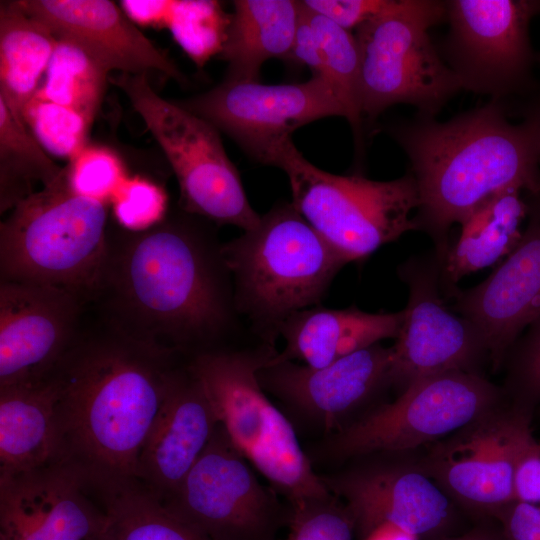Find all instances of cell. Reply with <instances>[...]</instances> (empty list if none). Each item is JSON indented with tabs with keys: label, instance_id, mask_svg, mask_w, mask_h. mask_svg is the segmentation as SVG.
<instances>
[{
	"label": "cell",
	"instance_id": "cell-1",
	"mask_svg": "<svg viewBox=\"0 0 540 540\" xmlns=\"http://www.w3.org/2000/svg\"><path fill=\"white\" fill-rule=\"evenodd\" d=\"M213 225L180 208L144 231L125 230L118 245L110 244L98 293L109 295L114 329L193 356L247 329Z\"/></svg>",
	"mask_w": 540,
	"mask_h": 540
},
{
	"label": "cell",
	"instance_id": "cell-2",
	"mask_svg": "<svg viewBox=\"0 0 540 540\" xmlns=\"http://www.w3.org/2000/svg\"><path fill=\"white\" fill-rule=\"evenodd\" d=\"M174 353L116 329L76 340L53 370L61 452L89 487L136 480Z\"/></svg>",
	"mask_w": 540,
	"mask_h": 540
},
{
	"label": "cell",
	"instance_id": "cell-3",
	"mask_svg": "<svg viewBox=\"0 0 540 540\" xmlns=\"http://www.w3.org/2000/svg\"><path fill=\"white\" fill-rule=\"evenodd\" d=\"M503 102L441 122L416 114L388 128L409 159L419 205L413 217L444 257L448 233L493 195L510 188L540 191L538 144L532 122L511 123Z\"/></svg>",
	"mask_w": 540,
	"mask_h": 540
},
{
	"label": "cell",
	"instance_id": "cell-4",
	"mask_svg": "<svg viewBox=\"0 0 540 540\" xmlns=\"http://www.w3.org/2000/svg\"><path fill=\"white\" fill-rule=\"evenodd\" d=\"M236 310L257 342L276 347L293 313L320 305L348 264L298 213L275 204L258 225L222 245Z\"/></svg>",
	"mask_w": 540,
	"mask_h": 540
},
{
	"label": "cell",
	"instance_id": "cell-5",
	"mask_svg": "<svg viewBox=\"0 0 540 540\" xmlns=\"http://www.w3.org/2000/svg\"><path fill=\"white\" fill-rule=\"evenodd\" d=\"M276 347L256 343L198 353L188 366L202 384L234 448L290 504L330 498L303 450L296 428L261 387L257 371Z\"/></svg>",
	"mask_w": 540,
	"mask_h": 540
},
{
	"label": "cell",
	"instance_id": "cell-6",
	"mask_svg": "<svg viewBox=\"0 0 540 540\" xmlns=\"http://www.w3.org/2000/svg\"><path fill=\"white\" fill-rule=\"evenodd\" d=\"M107 202L76 191L64 166L0 224L1 281L98 293L110 252Z\"/></svg>",
	"mask_w": 540,
	"mask_h": 540
},
{
	"label": "cell",
	"instance_id": "cell-7",
	"mask_svg": "<svg viewBox=\"0 0 540 540\" xmlns=\"http://www.w3.org/2000/svg\"><path fill=\"white\" fill-rule=\"evenodd\" d=\"M445 15V1L391 0L356 29L363 118L374 121L396 104H409L418 115L436 117L462 90L429 35Z\"/></svg>",
	"mask_w": 540,
	"mask_h": 540
},
{
	"label": "cell",
	"instance_id": "cell-8",
	"mask_svg": "<svg viewBox=\"0 0 540 540\" xmlns=\"http://www.w3.org/2000/svg\"><path fill=\"white\" fill-rule=\"evenodd\" d=\"M275 167L288 177L294 208L347 263L417 230L412 214L419 196L409 171L389 181L336 175L313 165L293 143Z\"/></svg>",
	"mask_w": 540,
	"mask_h": 540
},
{
	"label": "cell",
	"instance_id": "cell-9",
	"mask_svg": "<svg viewBox=\"0 0 540 540\" xmlns=\"http://www.w3.org/2000/svg\"><path fill=\"white\" fill-rule=\"evenodd\" d=\"M111 81L164 152L179 186V207L211 223L248 231L261 216L252 208L219 131L203 118L158 95L147 74L120 73Z\"/></svg>",
	"mask_w": 540,
	"mask_h": 540
},
{
	"label": "cell",
	"instance_id": "cell-10",
	"mask_svg": "<svg viewBox=\"0 0 540 540\" xmlns=\"http://www.w3.org/2000/svg\"><path fill=\"white\" fill-rule=\"evenodd\" d=\"M506 397L503 387L480 373L452 371L427 377L325 437L314 456L346 461L408 452L452 434Z\"/></svg>",
	"mask_w": 540,
	"mask_h": 540
},
{
	"label": "cell",
	"instance_id": "cell-11",
	"mask_svg": "<svg viewBox=\"0 0 540 540\" xmlns=\"http://www.w3.org/2000/svg\"><path fill=\"white\" fill-rule=\"evenodd\" d=\"M533 413L506 397L430 444L419 464L453 501L471 511L497 516L515 500V469L535 439Z\"/></svg>",
	"mask_w": 540,
	"mask_h": 540
},
{
	"label": "cell",
	"instance_id": "cell-12",
	"mask_svg": "<svg viewBox=\"0 0 540 540\" xmlns=\"http://www.w3.org/2000/svg\"><path fill=\"white\" fill-rule=\"evenodd\" d=\"M445 63L462 89L506 98L529 91L535 55L529 24L540 0H448Z\"/></svg>",
	"mask_w": 540,
	"mask_h": 540
},
{
	"label": "cell",
	"instance_id": "cell-13",
	"mask_svg": "<svg viewBox=\"0 0 540 540\" xmlns=\"http://www.w3.org/2000/svg\"><path fill=\"white\" fill-rule=\"evenodd\" d=\"M225 133L253 160L275 166L298 128L345 112L321 78L264 84L224 78L212 89L175 101Z\"/></svg>",
	"mask_w": 540,
	"mask_h": 540
},
{
	"label": "cell",
	"instance_id": "cell-14",
	"mask_svg": "<svg viewBox=\"0 0 540 540\" xmlns=\"http://www.w3.org/2000/svg\"><path fill=\"white\" fill-rule=\"evenodd\" d=\"M442 257L414 256L398 268L409 288L404 319L391 346V388L403 392L421 379L452 372L479 373L489 360L485 342L467 318L447 307L441 279Z\"/></svg>",
	"mask_w": 540,
	"mask_h": 540
},
{
	"label": "cell",
	"instance_id": "cell-15",
	"mask_svg": "<svg viewBox=\"0 0 540 540\" xmlns=\"http://www.w3.org/2000/svg\"><path fill=\"white\" fill-rule=\"evenodd\" d=\"M220 425L165 507L208 540H265L281 513Z\"/></svg>",
	"mask_w": 540,
	"mask_h": 540
},
{
	"label": "cell",
	"instance_id": "cell-16",
	"mask_svg": "<svg viewBox=\"0 0 540 540\" xmlns=\"http://www.w3.org/2000/svg\"><path fill=\"white\" fill-rule=\"evenodd\" d=\"M391 347L380 343L319 368L294 361L269 360L257 371L263 390L295 423L333 435L375 407L391 388Z\"/></svg>",
	"mask_w": 540,
	"mask_h": 540
},
{
	"label": "cell",
	"instance_id": "cell-17",
	"mask_svg": "<svg viewBox=\"0 0 540 540\" xmlns=\"http://www.w3.org/2000/svg\"><path fill=\"white\" fill-rule=\"evenodd\" d=\"M355 459L362 461L320 477L346 508L360 538L384 523L420 538L451 522L453 500L420 464L376 454Z\"/></svg>",
	"mask_w": 540,
	"mask_h": 540
},
{
	"label": "cell",
	"instance_id": "cell-18",
	"mask_svg": "<svg viewBox=\"0 0 540 540\" xmlns=\"http://www.w3.org/2000/svg\"><path fill=\"white\" fill-rule=\"evenodd\" d=\"M527 218L514 249L474 287L445 295L480 332L494 371L523 331L540 316V191L524 192Z\"/></svg>",
	"mask_w": 540,
	"mask_h": 540
},
{
	"label": "cell",
	"instance_id": "cell-19",
	"mask_svg": "<svg viewBox=\"0 0 540 540\" xmlns=\"http://www.w3.org/2000/svg\"><path fill=\"white\" fill-rule=\"evenodd\" d=\"M80 297L56 286L1 281L0 387L48 377L75 343Z\"/></svg>",
	"mask_w": 540,
	"mask_h": 540
},
{
	"label": "cell",
	"instance_id": "cell-20",
	"mask_svg": "<svg viewBox=\"0 0 540 540\" xmlns=\"http://www.w3.org/2000/svg\"><path fill=\"white\" fill-rule=\"evenodd\" d=\"M90 493L63 463L0 476V540H94L104 513Z\"/></svg>",
	"mask_w": 540,
	"mask_h": 540
},
{
	"label": "cell",
	"instance_id": "cell-21",
	"mask_svg": "<svg viewBox=\"0 0 540 540\" xmlns=\"http://www.w3.org/2000/svg\"><path fill=\"white\" fill-rule=\"evenodd\" d=\"M31 17L59 41L70 43L110 72L147 74L156 70L178 82L176 64L135 25L120 5L108 0H18Z\"/></svg>",
	"mask_w": 540,
	"mask_h": 540
},
{
	"label": "cell",
	"instance_id": "cell-22",
	"mask_svg": "<svg viewBox=\"0 0 540 540\" xmlns=\"http://www.w3.org/2000/svg\"><path fill=\"white\" fill-rule=\"evenodd\" d=\"M219 425L198 378L184 367L169 373L163 401L138 458L136 480L161 502L178 490Z\"/></svg>",
	"mask_w": 540,
	"mask_h": 540
},
{
	"label": "cell",
	"instance_id": "cell-23",
	"mask_svg": "<svg viewBox=\"0 0 540 540\" xmlns=\"http://www.w3.org/2000/svg\"><path fill=\"white\" fill-rule=\"evenodd\" d=\"M404 311L369 313L313 306L293 313L280 328L285 347L271 360L294 361L319 368L387 338L396 339Z\"/></svg>",
	"mask_w": 540,
	"mask_h": 540
},
{
	"label": "cell",
	"instance_id": "cell-24",
	"mask_svg": "<svg viewBox=\"0 0 540 540\" xmlns=\"http://www.w3.org/2000/svg\"><path fill=\"white\" fill-rule=\"evenodd\" d=\"M57 385L43 380L0 387V476L59 463Z\"/></svg>",
	"mask_w": 540,
	"mask_h": 540
},
{
	"label": "cell",
	"instance_id": "cell-25",
	"mask_svg": "<svg viewBox=\"0 0 540 540\" xmlns=\"http://www.w3.org/2000/svg\"><path fill=\"white\" fill-rule=\"evenodd\" d=\"M227 24L222 59L226 78L259 80L271 58L289 59L301 15L300 1L237 0Z\"/></svg>",
	"mask_w": 540,
	"mask_h": 540
},
{
	"label": "cell",
	"instance_id": "cell-26",
	"mask_svg": "<svg viewBox=\"0 0 540 540\" xmlns=\"http://www.w3.org/2000/svg\"><path fill=\"white\" fill-rule=\"evenodd\" d=\"M526 218L527 203L519 188L497 193L477 207L460 224L458 239L442 258L443 289L501 262L520 241Z\"/></svg>",
	"mask_w": 540,
	"mask_h": 540
},
{
	"label": "cell",
	"instance_id": "cell-27",
	"mask_svg": "<svg viewBox=\"0 0 540 540\" xmlns=\"http://www.w3.org/2000/svg\"><path fill=\"white\" fill-rule=\"evenodd\" d=\"M301 15L289 59L308 66L332 89L361 150L360 57L355 35L306 8Z\"/></svg>",
	"mask_w": 540,
	"mask_h": 540
},
{
	"label": "cell",
	"instance_id": "cell-28",
	"mask_svg": "<svg viewBox=\"0 0 540 540\" xmlns=\"http://www.w3.org/2000/svg\"><path fill=\"white\" fill-rule=\"evenodd\" d=\"M58 42L50 29L27 14L18 1H1L0 98L22 119Z\"/></svg>",
	"mask_w": 540,
	"mask_h": 540
},
{
	"label": "cell",
	"instance_id": "cell-29",
	"mask_svg": "<svg viewBox=\"0 0 540 540\" xmlns=\"http://www.w3.org/2000/svg\"><path fill=\"white\" fill-rule=\"evenodd\" d=\"M104 523L94 540H208L172 514L137 480L90 488Z\"/></svg>",
	"mask_w": 540,
	"mask_h": 540
},
{
	"label": "cell",
	"instance_id": "cell-30",
	"mask_svg": "<svg viewBox=\"0 0 540 540\" xmlns=\"http://www.w3.org/2000/svg\"><path fill=\"white\" fill-rule=\"evenodd\" d=\"M25 121L0 98V212L50 185L61 173Z\"/></svg>",
	"mask_w": 540,
	"mask_h": 540
},
{
	"label": "cell",
	"instance_id": "cell-31",
	"mask_svg": "<svg viewBox=\"0 0 540 540\" xmlns=\"http://www.w3.org/2000/svg\"><path fill=\"white\" fill-rule=\"evenodd\" d=\"M108 74L78 47L59 41L34 98L71 110L92 124Z\"/></svg>",
	"mask_w": 540,
	"mask_h": 540
},
{
	"label": "cell",
	"instance_id": "cell-32",
	"mask_svg": "<svg viewBox=\"0 0 540 540\" xmlns=\"http://www.w3.org/2000/svg\"><path fill=\"white\" fill-rule=\"evenodd\" d=\"M23 119L45 150L70 160L84 150L91 127L77 113L37 98L27 106Z\"/></svg>",
	"mask_w": 540,
	"mask_h": 540
},
{
	"label": "cell",
	"instance_id": "cell-33",
	"mask_svg": "<svg viewBox=\"0 0 540 540\" xmlns=\"http://www.w3.org/2000/svg\"><path fill=\"white\" fill-rule=\"evenodd\" d=\"M219 11L213 2L171 1L165 23L176 40L197 63H203L214 51L220 49L221 38Z\"/></svg>",
	"mask_w": 540,
	"mask_h": 540
},
{
	"label": "cell",
	"instance_id": "cell-34",
	"mask_svg": "<svg viewBox=\"0 0 540 540\" xmlns=\"http://www.w3.org/2000/svg\"><path fill=\"white\" fill-rule=\"evenodd\" d=\"M503 365L508 398L535 411L540 406V316L518 337Z\"/></svg>",
	"mask_w": 540,
	"mask_h": 540
},
{
	"label": "cell",
	"instance_id": "cell-35",
	"mask_svg": "<svg viewBox=\"0 0 540 540\" xmlns=\"http://www.w3.org/2000/svg\"><path fill=\"white\" fill-rule=\"evenodd\" d=\"M354 525L342 502L328 499L291 507L285 540H353Z\"/></svg>",
	"mask_w": 540,
	"mask_h": 540
},
{
	"label": "cell",
	"instance_id": "cell-36",
	"mask_svg": "<svg viewBox=\"0 0 540 540\" xmlns=\"http://www.w3.org/2000/svg\"><path fill=\"white\" fill-rule=\"evenodd\" d=\"M114 215L122 229L144 231L165 217V194L148 181H129L114 196Z\"/></svg>",
	"mask_w": 540,
	"mask_h": 540
},
{
	"label": "cell",
	"instance_id": "cell-37",
	"mask_svg": "<svg viewBox=\"0 0 540 540\" xmlns=\"http://www.w3.org/2000/svg\"><path fill=\"white\" fill-rule=\"evenodd\" d=\"M66 166L73 188L81 194L107 202L120 188V165L108 153L83 150Z\"/></svg>",
	"mask_w": 540,
	"mask_h": 540
},
{
	"label": "cell",
	"instance_id": "cell-38",
	"mask_svg": "<svg viewBox=\"0 0 540 540\" xmlns=\"http://www.w3.org/2000/svg\"><path fill=\"white\" fill-rule=\"evenodd\" d=\"M391 0H305L303 5L351 32L379 14Z\"/></svg>",
	"mask_w": 540,
	"mask_h": 540
},
{
	"label": "cell",
	"instance_id": "cell-39",
	"mask_svg": "<svg viewBox=\"0 0 540 540\" xmlns=\"http://www.w3.org/2000/svg\"><path fill=\"white\" fill-rule=\"evenodd\" d=\"M502 540H540V505L514 500L496 516Z\"/></svg>",
	"mask_w": 540,
	"mask_h": 540
},
{
	"label": "cell",
	"instance_id": "cell-40",
	"mask_svg": "<svg viewBox=\"0 0 540 540\" xmlns=\"http://www.w3.org/2000/svg\"><path fill=\"white\" fill-rule=\"evenodd\" d=\"M515 500L540 505V442L534 439L521 455L514 474Z\"/></svg>",
	"mask_w": 540,
	"mask_h": 540
},
{
	"label": "cell",
	"instance_id": "cell-41",
	"mask_svg": "<svg viewBox=\"0 0 540 540\" xmlns=\"http://www.w3.org/2000/svg\"><path fill=\"white\" fill-rule=\"evenodd\" d=\"M171 1H121V7L134 21L164 23Z\"/></svg>",
	"mask_w": 540,
	"mask_h": 540
},
{
	"label": "cell",
	"instance_id": "cell-42",
	"mask_svg": "<svg viewBox=\"0 0 540 540\" xmlns=\"http://www.w3.org/2000/svg\"><path fill=\"white\" fill-rule=\"evenodd\" d=\"M419 538L397 526H394L389 523L381 524L366 535H364L361 540H418Z\"/></svg>",
	"mask_w": 540,
	"mask_h": 540
},
{
	"label": "cell",
	"instance_id": "cell-43",
	"mask_svg": "<svg viewBox=\"0 0 540 540\" xmlns=\"http://www.w3.org/2000/svg\"><path fill=\"white\" fill-rule=\"evenodd\" d=\"M529 119L536 131L537 144H538V158L540 165V97L532 102L526 109L524 116Z\"/></svg>",
	"mask_w": 540,
	"mask_h": 540
},
{
	"label": "cell",
	"instance_id": "cell-44",
	"mask_svg": "<svg viewBox=\"0 0 540 540\" xmlns=\"http://www.w3.org/2000/svg\"><path fill=\"white\" fill-rule=\"evenodd\" d=\"M452 540H493V539L486 534L478 532V533H470L463 537L455 538Z\"/></svg>",
	"mask_w": 540,
	"mask_h": 540
}]
</instances>
